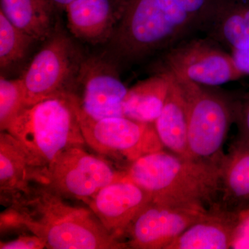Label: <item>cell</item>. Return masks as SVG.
<instances>
[{
  "label": "cell",
  "instance_id": "cell-1",
  "mask_svg": "<svg viewBox=\"0 0 249 249\" xmlns=\"http://www.w3.org/2000/svg\"><path fill=\"white\" fill-rule=\"evenodd\" d=\"M45 183H32L1 213V231L24 229L50 249H119L127 245L107 231L89 207L70 203Z\"/></svg>",
  "mask_w": 249,
  "mask_h": 249
},
{
  "label": "cell",
  "instance_id": "cell-2",
  "mask_svg": "<svg viewBox=\"0 0 249 249\" xmlns=\"http://www.w3.org/2000/svg\"><path fill=\"white\" fill-rule=\"evenodd\" d=\"M209 22L183 0H126L114 42L124 58L139 60L204 31Z\"/></svg>",
  "mask_w": 249,
  "mask_h": 249
},
{
  "label": "cell",
  "instance_id": "cell-3",
  "mask_svg": "<svg viewBox=\"0 0 249 249\" xmlns=\"http://www.w3.org/2000/svg\"><path fill=\"white\" fill-rule=\"evenodd\" d=\"M219 165L163 150L148 154L126 168V177L152 200L178 206H202L220 190Z\"/></svg>",
  "mask_w": 249,
  "mask_h": 249
},
{
  "label": "cell",
  "instance_id": "cell-4",
  "mask_svg": "<svg viewBox=\"0 0 249 249\" xmlns=\"http://www.w3.org/2000/svg\"><path fill=\"white\" fill-rule=\"evenodd\" d=\"M32 157L45 178L57 155L70 147L86 146L76 111V96L65 93L26 106L6 129Z\"/></svg>",
  "mask_w": 249,
  "mask_h": 249
},
{
  "label": "cell",
  "instance_id": "cell-5",
  "mask_svg": "<svg viewBox=\"0 0 249 249\" xmlns=\"http://www.w3.org/2000/svg\"><path fill=\"white\" fill-rule=\"evenodd\" d=\"M175 79L182 87L188 101L190 158L220 166L225 157L223 147L231 125L235 122L239 102L218 87Z\"/></svg>",
  "mask_w": 249,
  "mask_h": 249
},
{
  "label": "cell",
  "instance_id": "cell-6",
  "mask_svg": "<svg viewBox=\"0 0 249 249\" xmlns=\"http://www.w3.org/2000/svg\"><path fill=\"white\" fill-rule=\"evenodd\" d=\"M76 111L87 146L116 165L127 163V168L141 157L163 150L154 124L125 116L94 120L80 109L77 96Z\"/></svg>",
  "mask_w": 249,
  "mask_h": 249
},
{
  "label": "cell",
  "instance_id": "cell-7",
  "mask_svg": "<svg viewBox=\"0 0 249 249\" xmlns=\"http://www.w3.org/2000/svg\"><path fill=\"white\" fill-rule=\"evenodd\" d=\"M156 73L207 87H219L245 77L231 52L206 36L186 39L165 50Z\"/></svg>",
  "mask_w": 249,
  "mask_h": 249
},
{
  "label": "cell",
  "instance_id": "cell-8",
  "mask_svg": "<svg viewBox=\"0 0 249 249\" xmlns=\"http://www.w3.org/2000/svg\"><path fill=\"white\" fill-rule=\"evenodd\" d=\"M85 147L60 152L46 171L45 184L67 199L88 205L104 187L124 178L126 170L102 156L89 153Z\"/></svg>",
  "mask_w": 249,
  "mask_h": 249
},
{
  "label": "cell",
  "instance_id": "cell-9",
  "mask_svg": "<svg viewBox=\"0 0 249 249\" xmlns=\"http://www.w3.org/2000/svg\"><path fill=\"white\" fill-rule=\"evenodd\" d=\"M48 41L33 59L22 77L26 106L65 93H73L81 62H78L71 40L55 27Z\"/></svg>",
  "mask_w": 249,
  "mask_h": 249
},
{
  "label": "cell",
  "instance_id": "cell-10",
  "mask_svg": "<svg viewBox=\"0 0 249 249\" xmlns=\"http://www.w3.org/2000/svg\"><path fill=\"white\" fill-rule=\"evenodd\" d=\"M207 212L202 206H178L152 199L126 229V245L134 249H166Z\"/></svg>",
  "mask_w": 249,
  "mask_h": 249
},
{
  "label": "cell",
  "instance_id": "cell-11",
  "mask_svg": "<svg viewBox=\"0 0 249 249\" xmlns=\"http://www.w3.org/2000/svg\"><path fill=\"white\" fill-rule=\"evenodd\" d=\"M77 83L82 96H76L85 115L94 120L124 116L123 102L128 89L113 64L97 57L82 61Z\"/></svg>",
  "mask_w": 249,
  "mask_h": 249
},
{
  "label": "cell",
  "instance_id": "cell-12",
  "mask_svg": "<svg viewBox=\"0 0 249 249\" xmlns=\"http://www.w3.org/2000/svg\"><path fill=\"white\" fill-rule=\"evenodd\" d=\"M152 199L147 191L125 176L102 188L88 206L107 231L123 242L129 224Z\"/></svg>",
  "mask_w": 249,
  "mask_h": 249
},
{
  "label": "cell",
  "instance_id": "cell-13",
  "mask_svg": "<svg viewBox=\"0 0 249 249\" xmlns=\"http://www.w3.org/2000/svg\"><path fill=\"white\" fill-rule=\"evenodd\" d=\"M126 0H76L67 6L73 36L91 43L112 37L124 15Z\"/></svg>",
  "mask_w": 249,
  "mask_h": 249
},
{
  "label": "cell",
  "instance_id": "cell-14",
  "mask_svg": "<svg viewBox=\"0 0 249 249\" xmlns=\"http://www.w3.org/2000/svg\"><path fill=\"white\" fill-rule=\"evenodd\" d=\"M240 213L213 208L166 249H227L233 247Z\"/></svg>",
  "mask_w": 249,
  "mask_h": 249
},
{
  "label": "cell",
  "instance_id": "cell-15",
  "mask_svg": "<svg viewBox=\"0 0 249 249\" xmlns=\"http://www.w3.org/2000/svg\"><path fill=\"white\" fill-rule=\"evenodd\" d=\"M45 183L43 173L17 139L6 131L0 134L1 199L8 203L32 183Z\"/></svg>",
  "mask_w": 249,
  "mask_h": 249
},
{
  "label": "cell",
  "instance_id": "cell-16",
  "mask_svg": "<svg viewBox=\"0 0 249 249\" xmlns=\"http://www.w3.org/2000/svg\"><path fill=\"white\" fill-rule=\"evenodd\" d=\"M170 78L164 106L154 124L163 147L175 155L191 159L188 145V98L178 80Z\"/></svg>",
  "mask_w": 249,
  "mask_h": 249
},
{
  "label": "cell",
  "instance_id": "cell-17",
  "mask_svg": "<svg viewBox=\"0 0 249 249\" xmlns=\"http://www.w3.org/2000/svg\"><path fill=\"white\" fill-rule=\"evenodd\" d=\"M224 209L241 212L249 206V145L236 142L220 165Z\"/></svg>",
  "mask_w": 249,
  "mask_h": 249
},
{
  "label": "cell",
  "instance_id": "cell-18",
  "mask_svg": "<svg viewBox=\"0 0 249 249\" xmlns=\"http://www.w3.org/2000/svg\"><path fill=\"white\" fill-rule=\"evenodd\" d=\"M170 80L168 75L156 73L128 89L123 102L124 116L139 122L155 124L164 106Z\"/></svg>",
  "mask_w": 249,
  "mask_h": 249
},
{
  "label": "cell",
  "instance_id": "cell-19",
  "mask_svg": "<svg viewBox=\"0 0 249 249\" xmlns=\"http://www.w3.org/2000/svg\"><path fill=\"white\" fill-rule=\"evenodd\" d=\"M204 32L230 52L249 40V0H225Z\"/></svg>",
  "mask_w": 249,
  "mask_h": 249
},
{
  "label": "cell",
  "instance_id": "cell-20",
  "mask_svg": "<svg viewBox=\"0 0 249 249\" xmlns=\"http://www.w3.org/2000/svg\"><path fill=\"white\" fill-rule=\"evenodd\" d=\"M55 6L51 0H1V11L14 26L36 40L48 38Z\"/></svg>",
  "mask_w": 249,
  "mask_h": 249
},
{
  "label": "cell",
  "instance_id": "cell-21",
  "mask_svg": "<svg viewBox=\"0 0 249 249\" xmlns=\"http://www.w3.org/2000/svg\"><path fill=\"white\" fill-rule=\"evenodd\" d=\"M14 26L0 11V66L1 69L22 60L35 41Z\"/></svg>",
  "mask_w": 249,
  "mask_h": 249
},
{
  "label": "cell",
  "instance_id": "cell-22",
  "mask_svg": "<svg viewBox=\"0 0 249 249\" xmlns=\"http://www.w3.org/2000/svg\"><path fill=\"white\" fill-rule=\"evenodd\" d=\"M26 106V93L22 78L0 79V129L6 131L19 111Z\"/></svg>",
  "mask_w": 249,
  "mask_h": 249
},
{
  "label": "cell",
  "instance_id": "cell-23",
  "mask_svg": "<svg viewBox=\"0 0 249 249\" xmlns=\"http://www.w3.org/2000/svg\"><path fill=\"white\" fill-rule=\"evenodd\" d=\"M235 122L238 127V137L236 142L249 145V91L239 102Z\"/></svg>",
  "mask_w": 249,
  "mask_h": 249
},
{
  "label": "cell",
  "instance_id": "cell-24",
  "mask_svg": "<svg viewBox=\"0 0 249 249\" xmlns=\"http://www.w3.org/2000/svg\"><path fill=\"white\" fill-rule=\"evenodd\" d=\"M21 235L14 240L1 242V249H46L45 242L37 235Z\"/></svg>",
  "mask_w": 249,
  "mask_h": 249
},
{
  "label": "cell",
  "instance_id": "cell-25",
  "mask_svg": "<svg viewBox=\"0 0 249 249\" xmlns=\"http://www.w3.org/2000/svg\"><path fill=\"white\" fill-rule=\"evenodd\" d=\"M232 247L249 249V209L244 210L240 213V223Z\"/></svg>",
  "mask_w": 249,
  "mask_h": 249
},
{
  "label": "cell",
  "instance_id": "cell-26",
  "mask_svg": "<svg viewBox=\"0 0 249 249\" xmlns=\"http://www.w3.org/2000/svg\"><path fill=\"white\" fill-rule=\"evenodd\" d=\"M230 52L244 76H249V40L232 49Z\"/></svg>",
  "mask_w": 249,
  "mask_h": 249
},
{
  "label": "cell",
  "instance_id": "cell-27",
  "mask_svg": "<svg viewBox=\"0 0 249 249\" xmlns=\"http://www.w3.org/2000/svg\"><path fill=\"white\" fill-rule=\"evenodd\" d=\"M51 1L55 5V7L65 9L68 5L71 4L73 1H76V0H51Z\"/></svg>",
  "mask_w": 249,
  "mask_h": 249
}]
</instances>
